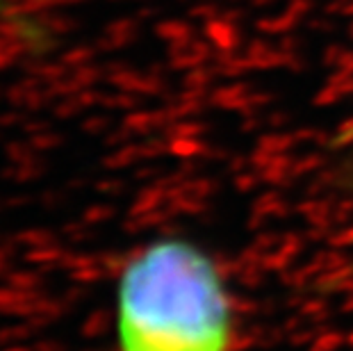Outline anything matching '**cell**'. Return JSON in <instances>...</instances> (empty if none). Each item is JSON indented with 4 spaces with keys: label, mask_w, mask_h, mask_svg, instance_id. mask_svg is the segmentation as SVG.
I'll use <instances>...</instances> for the list:
<instances>
[{
    "label": "cell",
    "mask_w": 353,
    "mask_h": 351,
    "mask_svg": "<svg viewBox=\"0 0 353 351\" xmlns=\"http://www.w3.org/2000/svg\"><path fill=\"white\" fill-rule=\"evenodd\" d=\"M119 351H232L237 308L219 260L190 237H155L117 281Z\"/></svg>",
    "instance_id": "cell-1"
}]
</instances>
